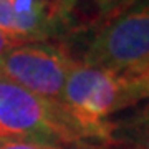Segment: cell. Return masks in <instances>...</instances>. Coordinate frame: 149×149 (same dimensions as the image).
<instances>
[{
	"mask_svg": "<svg viewBox=\"0 0 149 149\" xmlns=\"http://www.w3.org/2000/svg\"><path fill=\"white\" fill-rule=\"evenodd\" d=\"M60 106L83 138H100L108 144L113 131L108 118L131 106V101L121 74L74 61L65 81Z\"/></svg>",
	"mask_w": 149,
	"mask_h": 149,
	"instance_id": "obj_1",
	"label": "cell"
},
{
	"mask_svg": "<svg viewBox=\"0 0 149 149\" xmlns=\"http://www.w3.org/2000/svg\"><path fill=\"white\" fill-rule=\"evenodd\" d=\"M83 138L58 103L0 74V139H23L63 146Z\"/></svg>",
	"mask_w": 149,
	"mask_h": 149,
	"instance_id": "obj_2",
	"label": "cell"
},
{
	"mask_svg": "<svg viewBox=\"0 0 149 149\" xmlns=\"http://www.w3.org/2000/svg\"><path fill=\"white\" fill-rule=\"evenodd\" d=\"M85 65L134 73L149 63V5L136 3L113 17L91 40Z\"/></svg>",
	"mask_w": 149,
	"mask_h": 149,
	"instance_id": "obj_3",
	"label": "cell"
},
{
	"mask_svg": "<svg viewBox=\"0 0 149 149\" xmlns=\"http://www.w3.org/2000/svg\"><path fill=\"white\" fill-rule=\"evenodd\" d=\"M73 63L60 47L30 42L8 50L0 58V74L33 95L60 104Z\"/></svg>",
	"mask_w": 149,
	"mask_h": 149,
	"instance_id": "obj_4",
	"label": "cell"
},
{
	"mask_svg": "<svg viewBox=\"0 0 149 149\" xmlns=\"http://www.w3.org/2000/svg\"><path fill=\"white\" fill-rule=\"evenodd\" d=\"M86 3H90L91 8L95 7V10L98 12L100 17L109 15V20H111L113 17H116L121 12L128 10L133 3H136V0H55V3L52 7H53V15H55L56 27H58V22L70 10H73L76 7L86 5Z\"/></svg>",
	"mask_w": 149,
	"mask_h": 149,
	"instance_id": "obj_5",
	"label": "cell"
},
{
	"mask_svg": "<svg viewBox=\"0 0 149 149\" xmlns=\"http://www.w3.org/2000/svg\"><path fill=\"white\" fill-rule=\"evenodd\" d=\"M109 144L119 149H149V106L129 124L126 133L114 136Z\"/></svg>",
	"mask_w": 149,
	"mask_h": 149,
	"instance_id": "obj_6",
	"label": "cell"
},
{
	"mask_svg": "<svg viewBox=\"0 0 149 149\" xmlns=\"http://www.w3.org/2000/svg\"><path fill=\"white\" fill-rule=\"evenodd\" d=\"M126 85L131 104H136L141 100H149V63L134 73L121 74Z\"/></svg>",
	"mask_w": 149,
	"mask_h": 149,
	"instance_id": "obj_7",
	"label": "cell"
},
{
	"mask_svg": "<svg viewBox=\"0 0 149 149\" xmlns=\"http://www.w3.org/2000/svg\"><path fill=\"white\" fill-rule=\"evenodd\" d=\"M0 149H65L63 146L37 143V141H23V139H0Z\"/></svg>",
	"mask_w": 149,
	"mask_h": 149,
	"instance_id": "obj_8",
	"label": "cell"
},
{
	"mask_svg": "<svg viewBox=\"0 0 149 149\" xmlns=\"http://www.w3.org/2000/svg\"><path fill=\"white\" fill-rule=\"evenodd\" d=\"M23 43H30V42H25V40H22V38L8 35V33L0 30V58H2L8 50L18 47V45H23Z\"/></svg>",
	"mask_w": 149,
	"mask_h": 149,
	"instance_id": "obj_9",
	"label": "cell"
},
{
	"mask_svg": "<svg viewBox=\"0 0 149 149\" xmlns=\"http://www.w3.org/2000/svg\"><path fill=\"white\" fill-rule=\"evenodd\" d=\"M136 3H146V5H149V0H136Z\"/></svg>",
	"mask_w": 149,
	"mask_h": 149,
	"instance_id": "obj_10",
	"label": "cell"
}]
</instances>
